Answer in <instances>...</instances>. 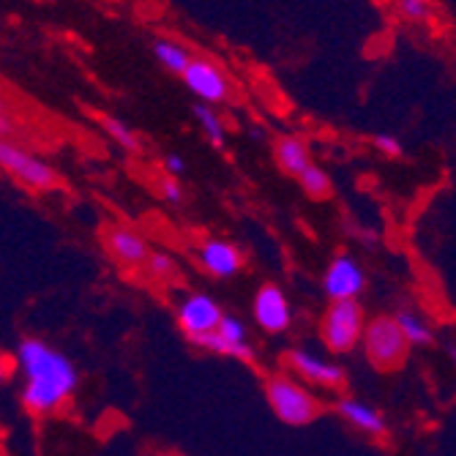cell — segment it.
<instances>
[{"instance_id":"277c9868","label":"cell","mask_w":456,"mask_h":456,"mask_svg":"<svg viewBox=\"0 0 456 456\" xmlns=\"http://www.w3.org/2000/svg\"><path fill=\"white\" fill-rule=\"evenodd\" d=\"M284 371L289 378H296L306 388L317 391H342L347 383V371L345 366L328 353H320L314 347H293L284 353Z\"/></svg>"},{"instance_id":"2e32d148","label":"cell","mask_w":456,"mask_h":456,"mask_svg":"<svg viewBox=\"0 0 456 456\" xmlns=\"http://www.w3.org/2000/svg\"><path fill=\"white\" fill-rule=\"evenodd\" d=\"M391 317L399 325L407 347H432L435 345V337H437L435 334V322L427 317V312H421V309H399Z\"/></svg>"},{"instance_id":"ffe728a7","label":"cell","mask_w":456,"mask_h":456,"mask_svg":"<svg viewBox=\"0 0 456 456\" xmlns=\"http://www.w3.org/2000/svg\"><path fill=\"white\" fill-rule=\"evenodd\" d=\"M388 6H391L394 17L407 25H427L435 17L432 0H388Z\"/></svg>"},{"instance_id":"7402d4cb","label":"cell","mask_w":456,"mask_h":456,"mask_svg":"<svg viewBox=\"0 0 456 456\" xmlns=\"http://www.w3.org/2000/svg\"><path fill=\"white\" fill-rule=\"evenodd\" d=\"M142 271H145L151 279L164 281V279H173V276H175L178 263H175L173 255H167V252H151L148 260H145V265H142Z\"/></svg>"},{"instance_id":"6da1fadb","label":"cell","mask_w":456,"mask_h":456,"mask_svg":"<svg viewBox=\"0 0 456 456\" xmlns=\"http://www.w3.org/2000/svg\"><path fill=\"white\" fill-rule=\"evenodd\" d=\"M12 369L20 378V402L30 416H55L79 388L77 363L61 347L38 337L17 342Z\"/></svg>"},{"instance_id":"7c38bea8","label":"cell","mask_w":456,"mask_h":456,"mask_svg":"<svg viewBox=\"0 0 456 456\" xmlns=\"http://www.w3.org/2000/svg\"><path fill=\"white\" fill-rule=\"evenodd\" d=\"M197 265L202 268V273H208L211 279L227 281V279H235L243 271L246 257H243L240 246L235 240L205 238L197 246Z\"/></svg>"},{"instance_id":"8992f818","label":"cell","mask_w":456,"mask_h":456,"mask_svg":"<svg viewBox=\"0 0 456 456\" xmlns=\"http://www.w3.org/2000/svg\"><path fill=\"white\" fill-rule=\"evenodd\" d=\"M0 170L33 191H53L58 186L53 164L14 140H0Z\"/></svg>"},{"instance_id":"3957f363","label":"cell","mask_w":456,"mask_h":456,"mask_svg":"<svg viewBox=\"0 0 456 456\" xmlns=\"http://www.w3.org/2000/svg\"><path fill=\"white\" fill-rule=\"evenodd\" d=\"M366 312L361 301H330L320 317L317 334L328 355H350L358 350L363 325H366Z\"/></svg>"},{"instance_id":"9a60e30c","label":"cell","mask_w":456,"mask_h":456,"mask_svg":"<svg viewBox=\"0 0 456 456\" xmlns=\"http://www.w3.org/2000/svg\"><path fill=\"white\" fill-rule=\"evenodd\" d=\"M273 156H276V164L281 167V173L293 175V178H298L309 167V164L314 161L309 142L304 137H298V134L279 137L276 145H273Z\"/></svg>"},{"instance_id":"5bb4252c","label":"cell","mask_w":456,"mask_h":456,"mask_svg":"<svg viewBox=\"0 0 456 456\" xmlns=\"http://www.w3.org/2000/svg\"><path fill=\"white\" fill-rule=\"evenodd\" d=\"M104 246H107L110 257L120 268H129V271H140L151 255V246H148L145 235L134 227H126V224L110 227L104 235Z\"/></svg>"},{"instance_id":"ba28073f","label":"cell","mask_w":456,"mask_h":456,"mask_svg":"<svg viewBox=\"0 0 456 456\" xmlns=\"http://www.w3.org/2000/svg\"><path fill=\"white\" fill-rule=\"evenodd\" d=\"M186 91L197 99V104H208V107H222L232 99V82L224 74L219 63L211 58H191L189 66L181 74Z\"/></svg>"},{"instance_id":"484cf974","label":"cell","mask_w":456,"mask_h":456,"mask_svg":"<svg viewBox=\"0 0 456 456\" xmlns=\"http://www.w3.org/2000/svg\"><path fill=\"white\" fill-rule=\"evenodd\" d=\"M161 170H164V175H170V178H181L186 173V159L178 156V153H167L161 159Z\"/></svg>"},{"instance_id":"44dd1931","label":"cell","mask_w":456,"mask_h":456,"mask_svg":"<svg viewBox=\"0 0 456 456\" xmlns=\"http://www.w3.org/2000/svg\"><path fill=\"white\" fill-rule=\"evenodd\" d=\"M296 181L301 183L304 194L312 197V200H325L330 194V175L325 173V167H320L317 161H312Z\"/></svg>"},{"instance_id":"d6986e66","label":"cell","mask_w":456,"mask_h":456,"mask_svg":"<svg viewBox=\"0 0 456 456\" xmlns=\"http://www.w3.org/2000/svg\"><path fill=\"white\" fill-rule=\"evenodd\" d=\"M102 129H104V134H107L123 153H140V151H142V140H140L137 129H132L123 118L104 115V118H102Z\"/></svg>"},{"instance_id":"7a4b0ae2","label":"cell","mask_w":456,"mask_h":456,"mask_svg":"<svg viewBox=\"0 0 456 456\" xmlns=\"http://www.w3.org/2000/svg\"><path fill=\"white\" fill-rule=\"evenodd\" d=\"M265 402L273 416L287 427H309L320 419L322 399L287 371H273L265 380Z\"/></svg>"},{"instance_id":"e0dca14e","label":"cell","mask_w":456,"mask_h":456,"mask_svg":"<svg viewBox=\"0 0 456 456\" xmlns=\"http://www.w3.org/2000/svg\"><path fill=\"white\" fill-rule=\"evenodd\" d=\"M191 115L197 120V126L202 132V137L208 140L214 148H224L227 142V123H224V115L216 110V107H208V104H194L191 107Z\"/></svg>"},{"instance_id":"cb8c5ba5","label":"cell","mask_w":456,"mask_h":456,"mask_svg":"<svg viewBox=\"0 0 456 456\" xmlns=\"http://www.w3.org/2000/svg\"><path fill=\"white\" fill-rule=\"evenodd\" d=\"M17 132V120L12 115V107H9V99L0 91V140H12V134Z\"/></svg>"},{"instance_id":"d4e9b609","label":"cell","mask_w":456,"mask_h":456,"mask_svg":"<svg viewBox=\"0 0 456 456\" xmlns=\"http://www.w3.org/2000/svg\"><path fill=\"white\" fill-rule=\"evenodd\" d=\"M375 148H378L383 156H388V159H399V156L404 153L402 140H399L396 134H388V132H383V134L375 137Z\"/></svg>"},{"instance_id":"ac0fdd59","label":"cell","mask_w":456,"mask_h":456,"mask_svg":"<svg viewBox=\"0 0 456 456\" xmlns=\"http://www.w3.org/2000/svg\"><path fill=\"white\" fill-rule=\"evenodd\" d=\"M153 58L167 69L170 74H183V69L189 66V61L194 58L191 55V50L186 47V45H181V41H175V38H156L153 41Z\"/></svg>"},{"instance_id":"9c48e42d","label":"cell","mask_w":456,"mask_h":456,"mask_svg":"<svg viewBox=\"0 0 456 456\" xmlns=\"http://www.w3.org/2000/svg\"><path fill=\"white\" fill-rule=\"evenodd\" d=\"M252 320L268 337H281L293 328V304L279 284L265 281L257 289L252 298Z\"/></svg>"},{"instance_id":"52a82bcc","label":"cell","mask_w":456,"mask_h":456,"mask_svg":"<svg viewBox=\"0 0 456 456\" xmlns=\"http://www.w3.org/2000/svg\"><path fill=\"white\" fill-rule=\"evenodd\" d=\"M222 317H224L222 304L211 293H205V289L183 293L175 304V322L181 328V334L197 347L202 345V339H208L214 334Z\"/></svg>"},{"instance_id":"4fadbf2b","label":"cell","mask_w":456,"mask_h":456,"mask_svg":"<svg viewBox=\"0 0 456 456\" xmlns=\"http://www.w3.org/2000/svg\"><path fill=\"white\" fill-rule=\"evenodd\" d=\"M337 416L355 432H361L363 437H371V440H380L388 435V419L386 412L371 404L361 396H353V394H345L337 399Z\"/></svg>"},{"instance_id":"8fae6325","label":"cell","mask_w":456,"mask_h":456,"mask_svg":"<svg viewBox=\"0 0 456 456\" xmlns=\"http://www.w3.org/2000/svg\"><path fill=\"white\" fill-rule=\"evenodd\" d=\"M200 347L216 355H224V358H235V361H255L252 330H248L246 320H240L238 314H227V312L214 334L208 339H202Z\"/></svg>"},{"instance_id":"603a6c76","label":"cell","mask_w":456,"mask_h":456,"mask_svg":"<svg viewBox=\"0 0 456 456\" xmlns=\"http://www.w3.org/2000/svg\"><path fill=\"white\" fill-rule=\"evenodd\" d=\"M159 194L164 202H170V205H181L183 202V183L181 178H170V175H161L159 178Z\"/></svg>"},{"instance_id":"30bf717a","label":"cell","mask_w":456,"mask_h":456,"mask_svg":"<svg viewBox=\"0 0 456 456\" xmlns=\"http://www.w3.org/2000/svg\"><path fill=\"white\" fill-rule=\"evenodd\" d=\"M366 271L353 255H337L325 265L322 293L330 301H358L366 289Z\"/></svg>"},{"instance_id":"83f0119b","label":"cell","mask_w":456,"mask_h":456,"mask_svg":"<svg viewBox=\"0 0 456 456\" xmlns=\"http://www.w3.org/2000/svg\"><path fill=\"white\" fill-rule=\"evenodd\" d=\"M161 456H181V453H161Z\"/></svg>"},{"instance_id":"4316f807","label":"cell","mask_w":456,"mask_h":456,"mask_svg":"<svg viewBox=\"0 0 456 456\" xmlns=\"http://www.w3.org/2000/svg\"><path fill=\"white\" fill-rule=\"evenodd\" d=\"M9 375H12V361L0 353V388L6 386V380H9Z\"/></svg>"},{"instance_id":"5b68a950","label":"cell","mask_w":456,"mask_h":456,"mask_svg":"<svg viewBox=\"0 0 456 456\" xmlns=\"http://www.w3.org/2000/svg\"><path fill=\"white\" fill-rule=\"evenodd\" d=\"M358 350L363 353V358L378 371L399 369L407 361V353H410L399 325L394 322V317H386V314L366 320Z\"/></svg>"}]
</instances>
